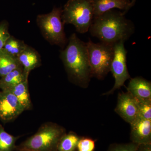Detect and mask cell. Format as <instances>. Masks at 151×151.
<instances>
[{
  "mask_svg": "<svg viewBox=\"0 0 151 151\" xmlns=\"http://www.w3.org/2000/svg\"><path fill=\"white\" fill-rule=\"evenodd\" d=\"M18 137H14L6 132L0 125V151H13L16 148Z\"/></svg>",
  "mask_w": 151,
  "mask_h": 151,
  "instance_id": "obj_19",
  "label": "cell"
},
{
  "mask_svg": "<svg viewBox=\"0 0 151 151\" xmlns=\"http://www.w3.org/2000/svg\"><path fill=\"white\" fill-rule=\"evenodd\" d=\"M11 36L9 31V24L4 21L0 23V51L3 49L6 42Z\"/></svg>",
  "mask_w": 151,
  "mask_h": 151,
  "instance_id": "obj_23",
  "label": "cell"
},
{
  "mask_svg": "<svg viewBox=\"0 0 151 151\" xmlns=\"http://www.w3.org/2000/svg\"><path fill=\"white\" fill-rule=\"evenodd\" d=\"M115 111L125 122L130 124L139 117L135 98L128 92L119 94Z\"/></svg>",
  "mask_w": 151,
  "mask_h": 151,
  "instance_id": "obj_9",
  "label": "cell"
},
{
  "mask_svg": "<svg viewBox=\"0 0 151 151\" xmlns=\"http://www.w3.org/2000/svg\"><path fill=\"white\" fill-rule=\"evenodd\" d=\"M95 141L88 137H81L77 145V151H94Z\"/></svg>",
  "mask_w": 151,
  "mask_h": 151,
  "instance_id": "obj_22",
  "label": "cell"
},
{
  "mask_svg": "<svg viewBox=\"0 0 151 151\" xmlns=\"http://www.w3.org/2000/svg\"><path fill=\"white\" fill-rule=\"evenodd\" d=\"M94 17L115 9L124 10L125 15L129 10V2L124 0H91Z\"/></svg>",
  "mask_w": 151,
  "mask_h": 151,
  "instance_id": "obj_13",
  "label": "cell"
},
{
  "mask_svg": "<svg viewBox=\"0 0 151 151\" xmlns=\"http://www.w3.org/2000/svg\"><path fill=\"white\" fill-rule=\"evenodd\" d=\"M21 66L17 57L0 51V78Z\"/></svg>",
  "mask_w": 151,
  "mask_h": 151,
  "instance_id": "obj_16",
  "label": "cell"
},
{
  "mask_svg": "<svg viewBox=\"0 0 151 151\" xmlns=\"http://www.w3.org/2000/svg\"><path fill=\"white\" fill-rule=\"evenodd\" d=\"M27 46L23 41L11 35L6 42L2 50L7 54L17 58Z\"/></svg>",
  "mask_w": 151,
  "mask_h": 151,
  "instance_id": "obj_17",
  "label": "cell"
},
{
  "mask_svg": "<svg viewBox=\"0 0 151 151\" xmlns=\"http://www.w3.org/2000/svg\"><path fill=\"white\" fill-rule=\"evenodd\" d=\"M16 97L24 111L31 109L32 103L29 91L28 80L9 89Z\"/></svg>",
  "mask_w": 151,
  "mask_h": 151,
  "instance_id": "obj_15",
  "label": "cell"
},
{
  "mask_svg": "<svg viewBox=\"0 0 151 151\" xmlns=\"http://www.w3.org/2000/svg\"><path fill=\"white\" fill-rule=\"evenodd\" d=\"M66 134L58 124L48 122L42 125L37 132L18 146L19 151H58L60 141Z\"/></svg>",
  "mask_w": 151,
  "mask_h": 151,
  "instance_id": "obj_3",
  "label": "cell"
},
{
  "mask_svg": "<svg viewBox=\"0 0 151 151\" xmlns=\"http://www.w3.org/2000/svg\"><path fill=\"white\" fill-rule=\"evenodd\" d=\"M127 92L134 98L151 100V81L141 77L131 78L127 88Z\"/></svg>",
  "mask_w": 151,
  "mask_h": 151,
  "instance_id": "obj_11",
  "label": "cell"
},
{
  "mask_svg": "<svg viewBox=\"0 0 151 151\" xmlns=\"http://www.w3.org/2000/svg\"><path fill=\"white\" fill-rule=\"evenodd\" d=\"M28 78L26 76L22 67L19 68L0 78V89L8 90Z\"/></svg>",
  "mask_w": 151,
  "mask_h": 151,
  "instance_id": "obj_14",
  "label": "cell"
},
{
  "mask_svg": "<svg viewBox=\"0 0 151 151\" xmlns=\"http://www.w3.org/2000/svg\"><path fill=\"white\" fill-rule=\"evenodd\" d=\"M80 138L73 132L65 134L60 141L58 151H77V145Z\"/></svg>",
  "mask_w": 151,
  "mask_h": 151,
  "instance_id": "obj_18",
  "label": "cell"
},
{
  "mask_svg": "<svg viewBox=\"0 0 151 151\" xmlns=\"http://www.w3.org/2000/svg\"><path fill=\"white\" fill-rule=\"evenodd\" d=\"M134 98L137 105L139 116L142 119L151 121V100Z\"/></svg>",
  "mask_w": 151,
  "mask_h": 151,
  "instance_id": "obj_20",
  "label": "cell"
},
{
  "mask_svg": "<svg viewBox=\"0 0 151 151\" xmlns=\"http://www.w3.org/2000/svg\"><path fill=\"white\" fill-rule=\"evenodd\" d=\"M60 58L69 80L82 88H87L92 77L86 43L73 34L67 46L60 51Z\"/></svg>",
  "mask_w": 151,
  "mask_h": 151,
  "instance_id": "obj_1",
  "label": "cell"
},
{
  "mask_svg": "<svg viewBox=\"0 0 151 151\" xmlns=\"http://www.w3.org/2000/svg\"><path fill=\"white\" fill-rule=\"evenodd\" d=\"M94 17L91 0H68L61 12L63 24L73 25L81 34L89 30Z\"/></svg>",
  "mask_w": 151,
  "mask_h": 151,
  "instance_id": "obj_4",
  "label": "cell"
},
{
  "mask_svg": "<svg viewBox=\"0 0 151 151\" xmlns=\"http://www.w3.org/2000/svg\"><path fill=\"white\" fill-rule=\"evenodd\" d=\"M16 97L10 90L0 91V119L12 122L24 111Z\"/></svg>",
  "mask_w": 151,
  "mask_h": 151,
  "instance_id": "obj_8",
  "label": "cell"
},
{
  "mask_svg": "<svg viewBox=\"0 0 151 151\" xmlns=\"http://www.w3.org/2000/svg\"><path fill=\"white\" fill-rule=\"evenodd\" d=\"M89 31L102 42L114 45L125 42L134 32V26L123 12L111 10L93 19Z\"/></svg>",
  "mask_w": 151,
  "mask_h": 151,
  "instance_id": "obj_2",
  "label": "cell"
},
{
  "mask_svg": "<svg viewBox=\"0 0 151 151\" xmlns=\"http://www.w3.org/2000/svg\"><path fill=\"white\" fill-rule=\"evenodd\" d=\"M138 151H151V144L139 145Z\"/></svg>",
  "mask_w": 151,
  "mask_h": 151,
  "instance_id": "obj_24",
  "label": "cell"
},
{
  "mask_svg": "<svg viewBox=\"0 0 151 151\" xmlns=\"http://www.w3.org/2000/svg\"><path fill=\"white\" fill-rule=\"evenodd\" d=\"M17 58L23 68L25 75L28 78L30 72L40 66L41 63L40 56L38 52L28 45Z\"/></svg>",
  "mask_w": 151,
  "mask_h": 151,
  "instance_id": "obj_12",
  "label": "cell"
},
{
  "mask_svg": "<svg viewBox=\"0 0 151 151\" xmlns=\"http://www.w3.org/2000/svg\"><path fill=\"white\" fill-rule=\"evenodd\" d=\"M136 1L137 0H132L130 2L129 5V9H131L132 7H133L134 6V5L135 4V2H136Z\"/></svg>",
  "mask_w": 151,
  "mask_h": 151,
  "instance_id": "obj_25",
  "label": "cell"
},
{
  "mask_svg": "<svg viewBox=\"0 0 151 151\" xmlns=\"http://www.w3.org/2000/svg\"><path fill=\"white\" fill-rule=\"evenodd\" d=\"M124 1H127L129 2H130L132 0H124Z\"/></svg>",
  "mask_w": 151,
  "mask_h": 151,
  "instance_id": "obj_26",
  "label": "cell"
},
{
  "mask_svg": "<svg viewBox=\"0 0 151 151\" xmlns=\"http://www.w3.org/2000/svg\"><path fill=\"white\" fill-rule=\"evenodd\" d=\"M62 9L54 7L48 14L39 15L37 23L44 38L52 45L63 48L67 40L61 19Z\"/></svg>",
  "mask_w": 151,
  "mask_h": 151,
  "instance_id": "obj_6",
  "label": "cell"
},
{
  "mask_svg": "<svg viewBox=\"0 0 151 151\" xmlns=\"http://www.w3.org/2000/svg\"><path fill=\"white\" fill-rule=\"evenodd\" d=\"M130 125L132 142L139 145L151 144V121L139 116Z\"/></svg>",
  "mask_w": 151,
  "mask_h": 151,
  "instance_id": "obj_10",
  "label": "cell"
},
{
  "mask_svg": "<svg viewBox=\"0 0 151 151\" xmlns=\"http://www.w3.org/2000/svg\"><path fill=\"white\" fill-rule=\"evenodd\" d=\"M139 145L132 142L127 144H113L109 146L107 151H138Z\"/></svg>",
  "mask_w": 151,
  "mask_h": 151,
  "instance_id": "obj_21",
  "label": "cell"
},
{
  "mask_svg": "<svg viewBox=\"0 0 151 151\" xmlns=\"http://www.w3.org/2000/svg\"><path fill=\"white\" fill-rule=\"evenodd\" d=\"M123 41L114 44V55L111 63V71L115 78L113 88L104 95L113 94L115 90L124 86L125 81L131 78L128 71L127 63V51Z\"/></svg>",
  "mask_w": 151,
  "mask_h": 151,
  "instance_id": "obj_7",
  "label": "cell"
},
{
  "mask_svg": "<svg viewBox=\"0 0 151 151\" xmlns=\"http://www.w3.org/2000/svg\"><path fill=\"white\" fill-rule=\"evenodd\" d=\"M86 43L92 77L103 79L111 71L114 45L102 42L95 43L90 39Z\"/></svg>",
  "mask_w": 151,
  "mask_h": 151,
  "instance_id": "obj_5",
  "label": "cell"
}]
</instances>
